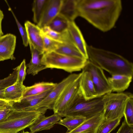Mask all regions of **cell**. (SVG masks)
I'll return each instance as SVG.
<instances>
[{
  "instance_id": "36",
  "label": "cell",
  "mask_w": 133,
  "mask_h": 133,
  "mask_svg": "<svg viewBox=\"0 0 133 133\" xmlns=\"http://www.w3.org/2000/svg\"><path fill=\"white\" fill-rule=\"evenodd\" d=\"M10 105V102L0 99V110L5 109Z\"/></svg>"
},
{
  "instance_id": "14",
  "label": "cell",
  "mask_w": 133,
  "mask_h": 133,
  "mask_svg": "<svg viewBox=\"0 0 133 133\" xmlns=\"http://www.w3.org/2000/svg\"><path fill=\"white\" fill-rule=\"evenodd\" d=\"M68 30L75 46L85 59H88L87 44L81 30L74 21L69 22Z\"/></svg>"
},
{
  "instance_id": "39",
  "label": "cell",
  "mask_w": 133,
  "mask_h": 133,
  "mask_svg": "<svg viewBox=\"0 0 133 133\" xmlns=\"http://www.w3.org/2000/svg\"><path fill=\"white\" fill-rule=\"evenodd\" d=\"M96 131H93L90 132H84L82 133H96Z\"/></svg>"
},
{
  "instance_id": "37",
  "label": "cell",
  "mask_w": 133,
  "mask_h": 133,
  "mask_svg": "<svg viewBox=\"0 0 133 133\" xmlns=\"http://www.w3.org/2000/svg\"><path fill=\"white\" fill-rule=\"evenodd\" d=\"M4 17V15L3 11L0 9V37L3 35L2 29V23Z\"/></svg>"
},
{
  "instance_id": "3",
  "label": "cell",
  "mask_w": 133,
  "mask_h": 133,
  "mask_svg": "<svg viewBox=\"0 0 133 133\" xmlns=\"http://www.w3.org/2000/svg\"><path fill=\"white\" fill-rule=\"evenodd\" d=\"M48 109L42 108L32 110H13L6 117L0 120V133H18L29 127L41 114Z\"/></svg>"
},
{
  "instance_id": "40",
  "label": "cell",
  "mask_w": 133,
  "mask_h": 133,
  "mask_svg": "<svg viewBox=\"0 0 133 133\" xmlns=\"http://www.w3.org/2000/svg\"><path fill=\"white\" fill-rule=\"evenodd\" d=\"M22 133H31L29 132L28 131H26V132H22Z\"/></svg>"
},
{
  "instance_id": "16",
  "label": "cell",
  "mask_w": 133,
  "mask_h": 133,
  "mask_svg": "<svg viewBox=\"0 0 133 133\" xmlns=\"http://www.w3.org/2000/svg\"><path fill=\"white\" fill-rule=\"evenodd\" d=\"M24 26L29 43L44 54L43 41L41 34V29L37 25L28 21L25 22Z\"/></svg>"
},
{
  "instance_id": "31",
  "label": "cell",
  "mask_w": 133,
  "mask_h": 133,
  "mask_svg": "<svg viewBox=\"0 0 133 133\" xmlns=\"http://www.w3.org/2000/svg\"><path fill=\"white\" fill-rule=\"evenodd\" d=\"M18 66L14 69L12 72L6 77L0 79V87L4 89L13 84L17 79Z\"/></svg>"
},
{
  "instance_id": "10",
  "label": "cell",
  "mask_w": 133,
  "mask_h": 133,
  "mask_svg": "<svg viewBox=\"0 0 133 133\" xmlns=\"http://www.w3.org/2000/svg\"><path fill=\"white\" fill-rule=\"evenodd\" d=\"M16 40V36L10 33L0 37V61L15 59L14 54Z\"/></svg>"
},
{
  "instance_id": "4",
  "label": "cell",
  "mask_w": 133,
  "mask_h": 133,
  "mask_svg": "<svg viewBox=\"0 0 133 133\" xmlns=\"http://www.w3.org/2000/svg\"><path fill=\"white\" fill-rule=\"evenodd\" d=\"M88 59L71 57L53 51L44 53L42 62L46 69H61L71 73L82 70Z\"/></svg>"
},
{
  "instance_id": "35",
  "label": "cell",
  "mask_w": 133,
  "mask_h": 133,
  "mask_svg": "<svg viewBox=\"0 0 133 133\" xmlns=\"http://www.w3.org/2000/svg\"><path fill=\"white\" fill-rule=\"evenodd\" d=\"M13 110L10 105L5 109L0 110V120L6 117Z\"/></svg>"
},
{
  "instance_id": "33",
  "label": "cell",
  "mask_w": 133,
  "mask_h": 133,
  "mask_svg": "<svg viewBox=\"0 0 133 133\" xmlns=\"http://www.w3.org/2000/svg\"><path fill=\"white\" fill-rule=\"evenodd\" d=\"M18 71L16 82L23 84L26 74V66L25 60L24 59L20 65L18 66Z\"/></svg>"
},
{
  "instance_id": "22",
  "label": "cell",
  "mask_w": 133,
  "mask_h": 133,
  "mask_svg": "<svg viewBox=\"0 0 133 133\" xmlns=\"http://www.w3.org/2000/svg\"><path fill=\"white\" fill-rule=\"evenodd\" d=\"M77 1V0H63L59 14L69 22L74 21L78 16Z\"/></svg>"
},
{
  "instance_id": "25",
  "label": "cell",
  "mask_w": 133,
  "mask_h": 133,
  "mask_svg": "<svg viewBox=\"0 0 133 133\" xmlns=\"http://www.w3.org/2000/svg\"><path fill=\"white\" fill-rule=\"evenodd\" d=\"M54 51L71 57L85 58L72 43H61Z\"/></svg>"
},
{
  "instance_id": "24",
  "label": "cell",
  "mask_w": 133,
  "mask_h": 133,
  "mask_svg": "<svg viewBox=\"0 0 133 133\" xmlns=\"http://www.w3.org/2000/svg\"><path fill=\"white\" fill-rule=\"evenodd\" d=\"M86 119V118L81 116H68L61 119L57 124L65 127L68 131H70L77 128Z\"/></svg>"
},
{
  "instance_id": "30",
  "label": "cell",
  "mask_w": 133,
  "mask_h": 133,
  "mask_svg": "<svg viewBox=\"0 0 133 133\" xmlns=\"http://www.w3.org/2000/svg\"><path fill=\"white\" fill-rule=\"evenodd\" d=\"M124 116L127 123L133 125V95L132 94L127 100L125 104Z\"/></svg>"
},
{
  "instance_id": "28",
  "label": "cell",
  "mask_w": 133,
  "mask_h": 133,
  "mask_svg": "<svg viewBox=\"0 0 133 133\" xmlns=\"http://www.w3.org/2000/svg\"><path fill=\"white\" fill-rule=\"evenodd\" d=\"M47 0H35L33 1L32 11L33 13V20L37 25L41 18Z\"/></svg>"
},
{
  "instance_id": "29",
  "label": "cell",
  "mask_w": 133,
  "mask_h": 133,
  "mask_svg": "<svg viewBox=\"0 0 133 133\" xmlns=\"http://www.w3.org/2000/svg\"><path fill=\"white\" fill-rule=\"evenodd\" d=\"M42 38L44 53L54 51L61 43L45 35L42 31L41 32Z\"/></svg>"
},
{
  "instance_id": "12",
  "label": "cell",
  "mask_w": 133,
  "mask_h": 133,
  "mask_svg": "<svg viewBox=\"0 0 133 133\" xmlns=\"http://www.w3.org/2000/svg\"><path fill=\"white\" fill-rule=\"evenodd\" d=\"M52 90L39 95L23 97L18 101L11 102V105L17 111L37 110V105Z\"/></svg>"
},
{
  "instance_id": "18",
  "label": "cell",
  "mask_w": 133,
  "mask_h": 133,
  "mask_svg": "<svg viewBox=\"0 0 133 133\" xmlns=\"http://www.w3.org/2000/svg\"><path fill=\"white\" fill-rule=\"evenodd\" d=\"M104 118L103 113L86 119L74 130L65 133H82L96 131L97 129Z\"/></svg>"
},
{
  "instance_id": "19",
  "label": "cell",
  "mask_w": 133,
  "mask_h": 133,
  "mask_svg": "<svg viewBox=\"0 0 133 133\" xmlns=\"http://www.w3.org/2000/svg\"><path fill=\"white\" fill-rule=\"evenodd\" d=\"M132 77L125 75L117 74L108 78L112 92H122L129 87Z\"/></svg>"
},
{
  "instance_id": "13",
  "label": "cell",
  "mask_w": 133,
  "mask_h": 133,
  "mask_svg": "<svg viewBox=\"0 0 133 133\" xmlns=\"http://www.w3.org/2000/svg\"><path fill=\"white\" fill-rule=\"evenodd\" d=\"M44 114H41L29 127L31 133L50 129L62 119V117L56 114L48 116Z\"/></svg>"
},
{
  "instance_id": "11",
  "label": "cell",
  "mask_w": 133,
  "mask_h": 133,
  "mask_svg": "<svg viewBox=\"0 0 133 133\" xmlns=\"http://www.w3.org/2000/svg\"><path fill=\"white\" fill-rule=\"evenodd\" d=\"M63 0H47L41 18L37 25L41 29L47 26L59 14Z\"/></svg>"
},
{
  "instance_id": "27",
  "label": "cell",
  "mask_w": 133,
  "mask_h": 133,
  "mask_svg": "<svg viewBox=\"0 0 133 133\" xmlns=\"http://www.w3.org/2000/svg\"><path fill=\"white\" fill-rule=\"evenodd\" d=\"M121 119L118 118L111 120L104 119L98 127L96 133H110L119 124Z\"/></svg>"
},
{
  "instance_id": "15",
  "label": "cell",
  "mask_w": 133,
  "mask_h": 133,
  "mask_svg": "<svg viewBox=\"0 0 133 133\" xmlns=\"http://www.w3.org/2000/svg\"><path fill=\"white\" fill-rule=\"evenodd\" d=\"M31 55L30 62L27 65L26 72L28 74L35 76L40 71L46 69L42 62L44 53L38 50L30 43H29Z\"/></svg>"
},
{
  "instance_id": "38",
  "label": "cell",
  "mask_w": 133,
  "mask_h": 133,
  "mask_svg": "<svg viewBox=\"0 0 133 133\" xmlns=\"http://www.w3.org/2000/svg\"><path fill=\"white\" fill-rule=\"evenodd\" d=\"M5 89L0 87V99H4V90Z\"/></svg>"
},
{
  "instance_id": "8",
  "label": "cell",
  "mask_w": 133,
  "mask_h": 133,
  "mask_svg": "<svg viewBox=\"0 0 133 133\" xmlns=\"http://www.w3.org/2000/svg\"><path fill=\"white\" fill-rule=\"evenodd\" d=\"M82 71L89 72L94 83L97 97L112 92L111 88L103 70L88 59Z\"/></svg>"
},
{
  "instance_id": "20",
  "label": "cell",
  "mask_w": 133,
  "mask_h": 133,
  "mask_svg": "<svg viewBox=\"0 0 133 133\" xmlns=\"http://www.w3.org/2000/svg\"><path fill=\"white\" fill-rule=\"evenodd\" d=\"M23 84L16 82L4 89V99L10 102L18 101L23 97L26 88Z\"/></svg>"
},
{
  "instance_id": "34",
  "label": "cell",
  "mask_w": 133,
  "mask_h": 133,
  "mask_svg": "<svg viewBox=\"0 0 133 133\" xmlns=\"http://www.w3.org/2000/svg\"><path fill=\"white\" fill-rule=\"evenodd\" d=\"M116 133H133V125L128 124L125 118Z\"/></svg>"
},
{
  "instance_id": "5",
  "label": "cell",
  "mask_w": 133,
  "mask_h": 133,
  "mask_svg": "<svg viewBox=\"0 0 133 133\" xmlns=\"http://www.w3.org/2000/svg\"><path fill=\"white\" fill-rule=\"evenodd\" d=\"M104 107L103 96L87 100L81 93L74 102L65 117L78 116L87 119L103 113Z\"/></svg>"
},
{
  "instance_id": "1",
  "label": "cell",
  "mask_w": 133,
  "mask_h": 133,
  "mask_svg": "<svg viewBox=\"0 0 133 133\" xmlns=\"http://www.w3.org/2000/svg\"><path fill=\"white\" fill-rule=\"evenodd\" d=\"M78 16L105 32L114 27L121 14V0H77Z\"/></svg>"
},
{
  "instance_id": "7",
  "label": "cell",
  "mask_w": 133,
  "mask_h": 133,
  "mask_svg": "<svg viewBox=\"0 0 133 133\" xmlns=\"http://www.w3.org/2000/svg\"><path fill=\"white\" fill-rule=\"evenodd\" d=\"M82 74L81 72L79 77L66 87L56 101L52 108L54 113L61 117H65L74 102L81 93L80 81Z\"/></svg>"
},
{
  "instance_id": "26",
  "label": "cell",
  "mask_w": 133,
  "mask_h": 133,
  "mask_svg": "<svg viewBox=\"0 0 133 133\" xmlns=\"http://www.w3.org/2000/svg\"><path fill=\"white\" fill-rule=\"evenodd\" d=\"M69 22L64 17L59 14L47 26L55 31L62 33L68 30Z\"/></svg>"
},
{
  "instance_id": "17",
  "label": "cell",
  "mask_w": 133,
  "mask_h": 133,
  "mask_svg": "<svg viewBox=\"0 0 133 133\" xmlns=\"http://www.w3.org/2000/svg\"><path fill=\"white\" fill-rule=\"evenodd\" d=\"M80 81V88L82 96L86 99L97 97L91 75L87 71H82Z\"/></svg>"
},
{
  "instance_id": "6",
  "label": "cell",
  "mask_w": 133,
  "mask_h": 133,
  "mask_svg": "<svg viewBox=\"0 0 133 133\" xmlns=\"http://www.w3.org/2000/svg\"><path fill=\"white\" fill-rule=\"evenodd\" d=\"M132 94L127 92H111L103 96L104 119L107 120H111L118 118H122L124 116L126 102Z\"/></svg>"
},
{
  "instance_id": "23",
  "label": "cell",
  "mask_w": 133,
  "mask_h": 133,
  "mask_svg": "<svg viewBox=\"0 0 133 133\" xmlns=\"http://www.w3.org/2000/svg\"><path fill=\"white\" fill-rule=\"evenodd\" d=\"M42 32L52 39L61 43H73L68 30L59 33L51 29L48 26L41 29Z\"/></svg>"
},
{
  "instance_id": "21",
  "label": "cell",
  "mask_w": 133,
  "mask_h": 133,
  "mask_svg": "<svg viewBox=\"0 0 133 133\" xmlns=\"http://www.w3.org/2000/svg\"><path fill=\"white\" fill-rule=\"evenodd\" d=\"M57 83L42 82L36 83L29 87H26L23 97L39 95L52 90Z\"/></svg>"
},
{
  "instance_id": "9",
  "label": "cell",
  "mask_w": 133,
  "mask_h": 133,
  "mask_svg": "<svg viewBox=\"0 0 133 133\" xmlns=\"http://www.w3.org/2000/svg\"><path fill=\"white\" fill-rule=\"evenodd\" d=\"M80 74L81 73L71 74L57 83L56 86L39 103L36 107V109L45 108L47 109L52 110L55 103L64 90L68 85L77 78Z\"/></svg>"
},
{
  "instance_id": "32",
  "label": "cell",
  "mask_w": 133,
  "mask_h": 133,
  "mask_svg": "<svg viewBox=\"0 0 133 133\" xmlns=\"http://www.w3.org/2000/svg\"><path fill=\"white\" fill-rule=\"evenodd\" d=\"M9 7V10L11 11L15 20L19 32L22 38L23 44L25 47L28 46L29 44V42L26 30L25 27H24L19 23L13 11L8 3L5 1Z\"/></svg>"
},
{
  "instance_id": "2",
  "label": "cell",
  "mask_w": 133,
  "mask_h": 133,
  "mask_svg": "<svg viewBox=\"0 0 133 133\" xmlns=\"http://www.w3.org/2000/svg\"><path fill=\"white\" fill-rule=\"evenodd\" d=\"M88 59L111 76L125 75L132 77L133 64L122 56L104 49L87 45Z\"/></svg>"
}]
</instances>
